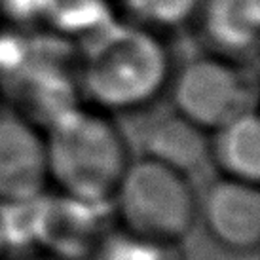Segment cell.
I'll return each instance as SVG.
<instances>
[{"label": "cell", "mask_w": 260, "mask_h": 260, "mask_svg": "<svg viewBox=\"0 0 260 260\" xmlns=\"http://www.w3.org/2000/svg\"><path fill=\"white\" fill-rule=\"evenodd\" d=\"M50 186L73 200L112 203L129 166L120 127L99 112L73 107L44 127Z\"/></svg>", "instance_id": "1"}, {"label": "cell", "mask_w": 260, "mask_h": 260, "mask_svg": "<svg viewBox=\"0 0 260 260\" xmlns=\"http://www.w3.org/2000/svg\"><path fill=\"white\" fill-rule=\"evenodd\" d=\"M167 80V53L156 38L135 27L97 32L82 65L87 97L107 110L146 109Z\"/></svg>", "instance_id": "2"}, {"label": "cell", "mask_w": 260, "mask_h": 260, "mask_svg": "<svg viewBox=\"0 0 260 260\" xmlns=\"http://www.w3.org/2000/svg\"><path fill=\"white\" fill-rule=\"evenodd\" d=\"M118 228L159 241L181 243L198 218V198L186 175L154 159H131L112 198Z\"/></svg>", "instance_id": "3"}, {"label": "cell", "mask_w": 260, "mask_h": 260, "mask_svg": "<svg viewBox=\"0 0 260 260\" xmlns=\"http://www.w3.org/2000/svg\"><path fill=\"white\" fill-rule=\"evenodd\" d=\"M171 101L177 114L209 133L247 110V87L228 63L196 59L173 80Z\"/></svg>", "instance_id": "4"}, {"label": "cell", "mask_w": 260, "mask_h": 260, "mask_svg": "<svg viewBox=\"0 0 260 260\" xmlns=\"http://www.w3.org/2000/svg\"><path fill=\"white\" fill-rule=\"evenodd\" d=\"M112 222V203H87L46 192L40 200L37 249L51 260H91Z\"/></svg>", "instance_id": "5"}, {"label": "cell", "mask_w": 260, "mask_h": 260, "mask_svg": "<svg viewBox=\"0 0 260 260\" xmlns=\"http://www.w3.org/2000/svg\"><path fill=\"white\" fill-rule=\"evenodd\" d=\"M198 217L217 245L251 253L260 243L258 184L218 177L198 200Z\"/></svg>", "instance_id": "6"}, {"label": "cell", "mask_w": 260, "mask_h": 260, "mask_svg": "<svg viewBox=\"0 0 260 260\" xmlns=\"http://www.w3.org/2000/svg\"><path fill=\"white\" fill-rule=\"evenodd\" d=\"M48 188L44 131L15 110H0V203L35 200Z\"/></svg>", "instance_id": "7"}, {"label": "cell", "mask_w": 260, "mask_h": 260, "mask_svg": "<svg viewBox=\"0 0 260 260\" xmlns=\"http://www.w3.org/2000/svg\"><path fill=\"white\" fill-rule=\"evenodd\" d=\"M143 156L171 167L182 175H192L209 161L207 131L188 122L177 112L158 116L143 131Z\"/></svg>", "instance_id": "8"}, {"label": "cell", "mask_w": 260, "mask_h": 260, "mask_svg": "<svg viewBox=\"0 0 260 260\" xmlns=\"http://www.w3.org/2000/svg\"><path fill=\"white\" fill-rule=\"evenodd\" d=\"M209 161L220 177L260 182V122L254 110H243L209 131Z\"/></svg>", "instance_id": "9"}, {"label": "cell", "mask_w": 260, "mask_h": 260, "mask_svg": "<svg viewBox=\"0 0 260 260\" xmlns=\"http://www.w3.org/2000/svg\"><path fill=\"white\" fill-rule=\"evenodd\" d=\"M258 0H207L203 30L215 48L245 55L258 38Z\"/></svg>", "instance_id": "10"}, {"label": "cell", "mask_w": 260, "mask_h": 260, "mask_svg": "<svg viewBox=\"0 0 260 260\" xmlns=\"http://www.w3.org/2000/svg\"><path fill=\"white\" fill-rule=\"evenodd\" d=\"M91 260H184L181 243H159L112 228Z\"/></svg>", "instance_id": "11"}, {"label": "cell", "mask_w": 260, "mask_h": 260, "mask_svg": "<svg viewBox=\"0 0 260 260\" xmlns=\"http://www.w3.org/2000/svg\"><path fill=\"white\" fill-rule=\"evenodd\" d=\"M133 14L148 23L177 25L194 12L198 0H125Z\"/></svg>", "instance_id": "12"}, {"label": "cell", "mask_w": 260, "mask_h": 260, "mask_svg": "<svg viewBox=\"0 0 260 260\" xmlns=\"http://www.w3.org/2000/svg\"><path fill=\"white\" fill-rule=\"evenodd\" d=\"M0 2L15 17L48 15V8H50V0H0Z\"/></svg>", "instance_id": "13"}, {"label": "cell", "mask_w": 260, "mask_h": 260, "mask_svg": "<svg viewBox=\"0 0 260 260\" xmlns=\"http://www.w3.org/2000/svg\"><path fill=\"white\" fill-rule=\"evenodd\" d=\"M6 254H8L6 245H4V239H2V234H0V260L6 258Z\"/></svg>", "instance_id": "14"}, {"label": "cell", "mask_w": 260, "mask_h": 260, "mask_svg": "<svg viewBox=\"0 0 260 260\" xmlns=\"http://www.w3.org/2000/svg\"><path fill=\"white\" fill-rule=\"evenodd\" d=\"M19 260H51V258H48V256H35V258H32V256H29V258H19Z\"/></svg>", "instance_id": "15"}]
</instances>
